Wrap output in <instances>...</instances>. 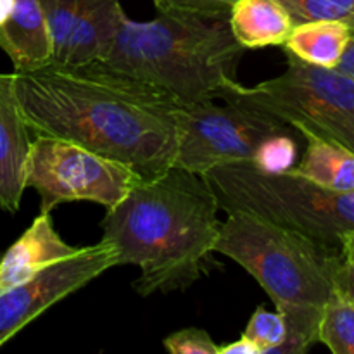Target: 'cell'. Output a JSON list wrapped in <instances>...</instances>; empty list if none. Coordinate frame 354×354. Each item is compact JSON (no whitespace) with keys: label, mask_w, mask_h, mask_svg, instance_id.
<instances>
[{"label":"cell","mask_w":354,"mask_h":354,"mask_svg":"<svg viewBox=\"0 0 354 354\" xmlns=\"http://www.w3.org/2000/svg\"><path fill=\"white\" fill-rule=\"evenodd\" d=\"M138 180L140 176L123 162L48 135H35L24 166V189H33L40 196V211L45 213L75 201L109 209Z\"/></svg>","instance_id":"52a82bcc"},{"label":"cell","mask_w":354,"mask_h":354,"mask_svg":"<svg viewBox=\"0 0 354 354\" xmlns=\"http://www.w3.org/2000/svg\"><path fill=\"white\" fill-rule=\"evenodd\" d=\"M294 24L306 21H342L354 30V0H280Z\"/></svg>","instance_id":"d6986e66"},{"label":"cell","mask_w":354,"mask_h":354,"mask_svg":"<svg viewBox=\"0 0 354 354\" xmlns=\"http://www.w3.org/2000/svg\"><path fill=\"white\" fill-rule=\"evenodd\" d=\"M287 69L254 86L234 85L223 102L261 111L299 133H313L354 152V78L335 68L306 64L286 52Z\"/></svg>","instance_id":"8992f818"},{"label":"cell","mask_w":354,"mask_h":354,"mask_svg":"<svg viewBox=\"0 0 354 354\" xmlns=\"http://www.w3.org/2000/svg\"><path fill=\"white\" fill-rule=\"evenodd\" d=\"M220 204L203 175L171 166L138 180L106 209L102 239L118 252V266L135 265L131 286L142 297L187 290L203 277L221 230Z\"/></svg>","instance_id":"7a4b0ae2"},{"label":"cell","mask_w":354,"mask_h":354,"mask_svg":"<svg viewBox=\"0 0 354 354\" xmlns=\"http://www.w3.org/2000/svg\"><path fill=\"white\" fill-rule=\"evenodd\" d=\"M351 35L353 28L342 21H306L294 24L283 48L306 64L337 68Z\"/></svg>","instance_id":"9a60e30c"},{"label":"cell","mask_w":354,"mask_h":354,"mask_svg":"<svg viewBox=\"0 0 354 354\" xmlns=\"http://www.w3.org/2000/svg\"><path fill=\"white\" fill-rule=\"evenodd\" d=\"M52 38V64L104 61L127 17L120 0H40Z\"/></svg>","instance_id":"30bf717a"},{"label":"cell","mask_w":354,"mask_h":354,"mask_svg":"<svg viewBox=\"0 0 354 354\" xmlns=\"http://www.w3.org/2000/svg\"><path fill=\"white\" fill-rule=\"evenodd\" d=\"M31 130L14 88V73H0V209L16 213L24 194V166Z\"/></svg>","instance_id":"8fae6325"},{"label":"cell","mask_w":354,"mask_h":354,"mask_svg":"<svg viewBox=\"0 0 354 354\" xmlns=\"http://www.w3.org/2000/svg\"><path fill=\"white\" fill-rule=\"evenodd\" d=\"M306 138V151L290 173L330 190H354V152L337 142L313 133Z\"/></svg>","instance_id":"2e32d148"},{"label":"cell","mask_w":354,"mask_h":354,"mask_svg":"<svg viewBox=\"0 0 354 354\" xmlns=\"http://www.w3.org/2000/svg\"><path fill=\"white\" fill-rule=\"evenodd\" d=\"M0 48L14 73H30L52 64V38L40 0H14L9 19L0 26Z\"/></svg>","instance_id":"4fadbf2b"},{"label":"cell","mask_w":354,"mask_h":354,"mask_svg":"<svg viewBox=\"0 0 354 354\" xmlns=\"http://www.w3.org/2000/svg\"><path fill=\"white\" fill-rule=\"evenodd\" d=\"M76 251L78 248L66 244L55 232L50 213L40 211L30 228L0 254V289L26 282Z\"/></svg>","instance_id":"7c38bea8"},{"label":"cell","mask_w":354,"mask_h":354,"mask_svg":"<svg viewBox=\"0 0 354 354\" xmlns=\"http://www.w3.org/2000/svg\"><path fill=\"white\" fill-rule=\"evenodd\" d=\"M289 124L241 102L178 106L176 154L173 166L206 175L218 166L251 162L265 138L289 130Z\"/></svg>","instance_id":"ba28073f"},{"label":"cell","mask_w":354,"mask_h":354,"mask_svg":"<svg viewBox=\"0 0 354 354\" xmlns=\"http://www.w3.org/2000/svg\"><path fill=\"white\" fill-rule=\"evenodd\" d=\"M218 354H259V349L252 341H249L245 335H242L239 341L230 342L218 348Z\"/></svg>","instance_id":"cb8c5ba5"},{"label":"cell","mask_w":354,"mask_h":354,"mask_svg":"<svg viewBox=\"0 0 354 354\" xmlns=\"http://www.w3.org/2000/svg\"><path fill=\"white\" fill-rule=\"evenodd\" d=\"M335 69H339V71L346 73V75L354 78V30H353L351 38H349L348 47H346L344 54H342L341 61H339L337 68Z\"/></svg>","instance_id":"d4e9b609"},{"label":"cell","mask_w":354,"mask_h":354,"mask_svg":"<svg viewBox=\"0 0 354 354\" xmlns=\"http://www.w3.org/2000/svg\"><path fill=\"white\" fill-rule=\"evenodd\" d=\"M244 52L228 14L165 10L144 23L124 17L100 62L161 90L178 106H194L221 100L237 85Z\"/></svg>","instance_id":"3957f363"},{"label":"cell","mask_w":354,"mask_h":354,"mask_svg":"<svg viewBox=\"0 0 354 354\" xmlns=\"http://www.w3.org/2000/svg\"><path fill=\"white\" fill-rule=\"evenodd\" d=\"M14 88L31 133L76 142L142 180L175 162L178 104L102 62L14 73Z\"/></svg>","instance_id":"6da1fadb"},{"label":"cell","mask_w":354,"mask_h":354,"mask_svg":"<svg viewBox=\"0 0 354 354\" xmlns=\"http://www.w3.org/2000/svg\"><path fill=\"white\" fill-rule=\"evenodd\" d=\"M214 252L241 265L283 315L286 341L275 354H303L317 344L322 308L342 261L341 249L265 218L228 211Z\"/></svg>","instance_id":"277c9868"},{"label":"cell","mask_w":354,"mask_h":354,"mask_svg":"<svg viewBox=\"0 0 354 354\" xmlns=\"http://www.w3.org/2000/svg\"><path fill=\"white\" fill-rule=\"evenodd\" d=\"M318 342L334 354H354V306L335 287L322 308Z\"/></svg>","instance_id":"e0dca14e"},{"label":"cell","mask_w":354,"mask_h":354,"mask_svg":"<svg viewBox=\"0 0 354 354\" xmlns=\"http://www.w3.org/2000/svg\"><path fill=\"white\" fill-rule=\"evenodd\" d=\"M159 12L178 10V12L199 14H228L235 0H152Z\"/></svg>","instance_id":"7402d4cb"},{"label":"cell","mask_w":354,"mask_h":354,"mask_svg":"<svg viewBox=\"0 0 354 354\" xmlns=\"http://www.w3.org/2000/svg\"><path fill=\"white\" fill-rule=\"evenodd\" d=\"M296 159L297 144L287 130L265 138L256 149L251 162L261 171L280 175L290 171L296 166Z\"/></svg>","instance_id":"ac0fdd59"},{"label":"cell","mask_w":354,"mask_h":354,"mask_svg":"<svg viewBox=\"0 0 354 354\" xmlns=\"http://www.w3.org/2000/svg\"><path fill=\"white\" fill-rule=\"evenodd\" d=\"M166 351L173 354H218L220 346L203 328H183L162 341Z\"/></svg>","instance_id":"44dd1931"},{"label":"cell","mask_w":354,"mask_h":354,"mask_svg":"<svg viewBox=\"0 0 354 354\" xmlns=\"http://www.w3.org/2000/svg\"><path fill=\"white\" fill-rule=\"evenodd\" d=\"M220 209L244 211L341 249L354 232V190H330L294 173H265L252 162L218 166L204 175Z\"/></svg>","instance_id":"5b68a950"},{"label":"cell","mask_w":354,"mask_h":354,"mask_svg":"<svg viewBox=\"0 0 354 354\" xmlns=\"http://www.w3.org/2000/svg\"><path fill=\"white\" fill-rule=\"evenodd\" d=\"M335 289L344 294L354 306V266L342 258L335 272Z\"/></svg>","instance_id":"603a6c76"},{"label":"cell","mask_w":354,"mask_h":354,"mask_svg":"<svg viewBox=\"0 0 354 354\" xmlns=\"http://www.w3.org/2000/svg\"><path fill=\"white\" fill-rule=\"evenodd\" d=\"M114 266H118L116 249L102 239L99 244L78 248L75 254L47 266L26 282L0 289V346L48 308Z\"/></svg>","instance_id":"9c48e42d"},{"label":"cell","mask_w":354,"mask_h":354,"mask_svg":"<svg viewBox=\"0 0 354 354\" xmlns=\"http://www.w3.org/2000/svg\"><path fill=\"white\" fill-rule=\"evenodd\" d=\"M341 252L342 258L354 266V232L351 234H344L341 237Z\"/></svg>","instance_id":"484cf974"},{"label":"cell","mask_w":354,"mask_h":354,"mask_svg":"<svg viewBox=\"0 0 354 354\" xmlns=\"http://www.w3.org/2000/svg\"><path fill=\"white\" fill-rule=\"evenodd\" d=\"M14 9V0H0V26L9 19Z\"/></svg>","instance_id":"4316f807"},{"label":"cell","mask_w":354,"mask_h":354,"mask_svg":"<svg viewBox=\"0 0 354 354\" xmlns=\"http://www.w3.org/2000/svg\"><path fill=\"white\" fill-rule=\"evenodd\" d=\"M228 23L244 48L283 45L294 28L292 16L280 0H235Z\"/></svg>","instance_id":"5bb4252c"},{"label":"cell","mask_w":354,"mask_h":354,"mask_svg":"<svg viewBox=\"0 0 354 354\" xmlns=\"http://www.w3.org/2000/svg\"><path fill=\"white\" fill-rule=\"evenodd\" d=\"M286 320L279 311H268L263 306L252 313L244 334L249 341L256 344L259 354H275L277 349L286 341Z\"/></svg>","instance_id":"ffe728a7"}]
</instances>
